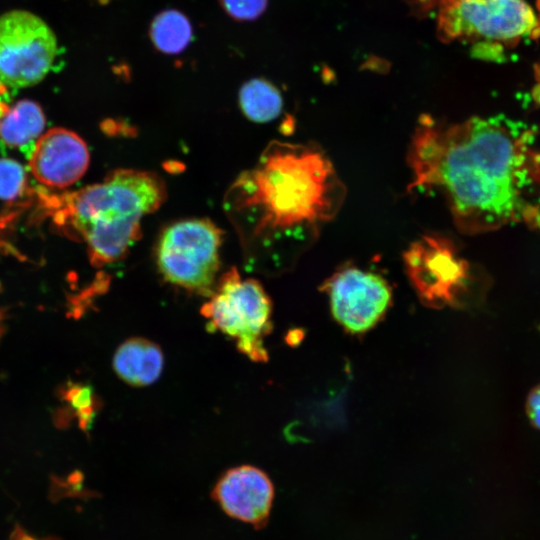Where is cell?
<instances>
[{
	"label": "cell",
	"mask_w": 540,
	"mask_h": 540,
	"mask_svg": "<svg viewBox=\"0 0 540 540\" xmlns=\"http://www.w3.org/2000/svg\"><path fill=\"white\" fill-rule=\"evenodd\" d=\"M82 475L79 472H74L69 475L66 482L60 478H53L51 482L49 497L52 501H58L67 496L82 497Z\"/></svg>",
	"instance_id": "ac0fdd59"
},
{
	"label": "cell",
	"mask_w": 540,
	"mask_h": 540,
	"mask_svg": "<svg viewBox=\"0 0 540 540\" xmlns=\"http://www.w3.org/2000/svg\"><path fill=\"white\" fill-rule=\"evenodd\" d=\"M150 34L154 45L160 51L175 54L189 44L192 28L189 20L182 13L166 10L153 20Z\"/></svg>",
	"instance_id": "9a60e30c"
},
{
	"label": "cell",
	"mask_w": 540,
	"mask_h": 540,
	"mask_svg": "<svg viewBox=\"0 0 540 540\" xmlns=\"http://www.w3.org/2000/svg\"><path fill=\"white\" fill-rule=\"evenodd\" d=\"M436 20L447 40L513 43L537 34L539 21L524 0H439Z\"/></svg>",
	"instance_id": "8992f818"
},
{
	"label": "cell",
	"mask_w": 540,
	"mask_h": 540,
	"mask_svg": "<svg viewBox=\"0 0 540 540\" xmlns=\"http://www.w3.org/2000/svg\"><path fill=\"white\" fill-rule=\"evenodd\" d=\"M57 38L38 15L12 9L0 15V85L25 88L39 83L57 53Z\"/></svg>",
	"instance_id": "52a82bcc"
},
{
	"label": "cell",
	"mask_w": 540,
	"mask_h": 540,
	"mask_svg": "<svg viewBox=\"0 0 540 540\" xmlns=\"http://www.w3.org/2000/svg\"><path fill=\"white\" fill-rule=\"evenodd\" d=\"M164 365L161 348L154 342L133 337L124 341L115 351L113 368L127 384L143 387L154 383Z\"/></svg>",
	"instance_id": "7c38bea8"
},
{
	"label": "cell",
	"mask_w": 540,
	"mask_h": 540,
	"mask_svg": "<svg viewBox=\"0 0 540 540\" xmlns=\"http://www.w3.org/2000/svg\"><path fill=\"white\" fill-rule=\"evenodd\" d=\"M229 15L239 20H251L265 9L267 0H221Z\"/></svg>",
	"instance_id": "e0dca14e"
},
{
	"label": "cell",
	"mask_w": 540,
	"mask_h": 540,
	"mask_svg": "<svg viewBox=\"0 0 540 540\" xmlns=\"http://www.w3.org/2000/svg\"><path fill=\"white\" fill-rule=\"evenodd\" d=\"M9 540H38L28 534L21 526L16 525L10 534ZM42 540H61L56 537H48Z\"/></svg>",
	"instance_id": "44dd1931"
},
{
	"label": "cell",
	"mask_w": 540,
	"mask_h": 540,
	"mask_svg": "<svg viewBox=\"0 0 540 540\" xmlns=\"http://www.w3.org/2000/svg\"><path fill=\"white\" fill-rule=\"evenodd\" d=\"M407 161L409 189L441 194L462 233L488 232L537 216L528 200L539 179L537 157L496 119L448 123L424 115Z\"/></svg>",
	"instance_id": "6da1fadb"
},
{
	"label": "cell",
	"mask_w": 540,
	"mask_h": 540,
	"mask_svg": "<svg viewBox=\"0 0 540 540\" xmlns=\"http://www.w3.org/2000/svg\"><path fill=\"white\" fill-rule=\"evenodd\" d=\"M84 140L66 128H52L34 142L29 159L33 177L51 189H65L76 183L89 165Z\"/></svg>",
	"instance_id": "30bf717a"
},
{
	"label": "cell",
	"mask_w": 540,
	"mask_h": 540,
	"mask_svg": "<svg viewBox=\"0 0 540 540\" xmlns=\"http://www.w3.org/2000/svg\"><path fill=\"white\" fill-rule=\"evenodd\" d=\"M201 314L210 326L233 338L250 360L268 359L264 337L272 327V303L257 280L244 279L231 268L216 282Z\"/></svg>",
	"instance_id": "277c9868"
},
{
	"label": "cell",
	"mask_w": 540,
	"mask_h": 540,
	"mask_svg": "<svg viewBox=\"0 0 540 540\" xmlns=\"http://www.w3.org/2000/svg\"><path fill=\"white\" fill-rule=\"evenodd\" d=\"M334 319L349 333L362 334L383 319L391 306L392 291L380 275L345 266L323 283Z\"/></svg>",
	"instance_id": "9c48e42d"
},
{
	"label": "cell",
	"mask_w": 540,
	"mask_h": 540,
	"mask_svg": "<svg viewBox=\"0 0 540 540\" xmlns=\"http://www.w3.org/2000/svg\"><path fill=\"white\" fill-rule=\"evenodd\" d=\"M403 258L409 280L425 305L443 308L462 304L470 269L451 239L425 234L410 244Z\"/></svg>",
	"instance_id": "ba28073f"
},
{
	"label": "cell",
	"mask_w": 540,
	"mask_h": 540,
	"mask_svg": "<svg viewBox=\"0 0 540 540\" xmlns=\"http://www.w3.org/2000/svg\"><path fill=\"white\" fill-rule=\"evenodd\" d=\"M45 115L34 101L23 99L0 109V138L10 147H22L43 133Z\"/></svg>",
	"instance_id": "4fadbf2b"
},
{
	"label": "cell",
	"mask_w": 540,
	"mask_h": 540,
	"mask_svg": "<svg viewBox=\"0 0 540 540\" xmlns=\"http://www.w3.org/2000/svg\"><path fill=\"white\" fill-rule=\"evenodd\" d=\"M1 322H2V315H1V313H0V337H1V335H2V330H3V327H2V325H1Z\"/></svg>",
	"instance_id": "7402d4cb"
},
{
	"label": "cell",
	"mask_w": 540,
	"mask_h": 540,
	"mask_svg": "<svg viewBox=\"0 0 540 540\" xmlns=\"http://www.w3.org/2000/svg\"><path fill=\"white\" fill-rule=\"evenodd\" d=\"M345 197L346 187L319 145L272 141L223 198L244 268L267 276L292 270Z\"/></svg>",
	"instance_id": "7a4b0ae2"
},
{
	"label": "cell",
	"mask_w": 540,
	"mask_h": 540,
	"mask_svg": "<svg viewBox=\"0 0 540 540\" xmlns=\"http://www.w3.org/2000/svg\"><path fill=\"white\" fill-rule=\"evenodd\" d=\"M527 413L531 422L540 429V385L528 397Z\"/></svg>",
	"instance_id": "d6986e66"
},
{
	"label": "cell",
	"mask_w": 540,
	"mask_h": 540,
	"mask_svg": "<svg viewBox=\"0 0 540 540\" xmlns=\"http://www.w3.org/2000/svg\"><path fill=\"white\" fill-rule=\"evenodd\" d=\"M239 103L248 119L260 123L275 119L283 106L277 88L262 79L250 80L241 87Z\"/></svg>",
	"instance_id": "5bb4252c"
},
{
	"label": "cell",
	"mask_w": 540,
	"mask_h": 540,
	"mask_svg": "<svg viewBox=\"0 0 540 540\" xmlns=\"http://www.w3.org/2000/svg\"><path fill=\"white\" fill-rule=\"evenodd\" d=\"M72 408H61L56 411L54 416L55 425L59 428H66L72 420Z\"/></svg>",
	"instance_id": "ffe728a7"
},
{
	"label": "cell",
	"mask_w": 540,
	"mask_h": 540,
	"mask_svg": "<svg viewBox=\"0 0 540 540\" xmlns=\"http://www.w3.org/2000/svg\"><path fill=\"white\" fill-rule=\"evenodd\" d=\"M27 174L24 167L13 159H0V199L15 200L26 188Z\"/></svg>",
	"instance_id": "2e32d148"
},
{
	"label": "cell",
	"mask_w": 540,
	"mask_h": 540,
	"mask_svg": "<svg viewBox=\"0 0 540 540\" xmlns=\"http://www.w3.org/2000/svg\"><path fill=\"white\" fill-rule=\"evenodd\" d=\"M165 198V184L156 173L118 169L102 182L43 200L53 220L77 234L91 263L100 267L125 256L138 238L142 219Z\"/></svg>",
	"instance_id": "3957f363"
},
{
	"label": "cell",
	"mask_w": 540,
	"mask_h": 540,
	"mask_svg": "<svg viewBox=\"0 0 540 540\" xmlns=\"http://www.w3.org/2000/svg\"><path fill=\"white\" fill-rule=\"evenodd\" d=\"M212 496L227 515L260 528L269 519L274 487L265 472L242 465L227 470L218 479Z\"/></svg>",
	"instance_id": "8fae6325"
},
{
	"label": "cell",
	"mask_w": 540,
	"mask_h": 540,
	"mask_svg": "<svg viewBox=\"0 0 540 540\" xmlns=\"http://www.w3.org/2000/svg\"><path fill=\"white\" fill-rule=\"evenodd\" d=\"M222 233L210 220L185 219L167 226L156 247L161 275L170 283L208 297L220 268Z\"/></svg>",
	"instance_id": "5b68a950"
}]
</instances>
